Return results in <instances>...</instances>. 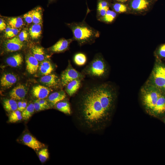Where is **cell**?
I'll list each match as a JSON object with an SVG mask.
<instances>
[{"label":"cell","instance_id":"1","mask_svg":"<svg viewBox=\"0 0 165 165\" xmlns=\"http://www.w3.org/2000/svg\"><path fill=\"white\" fill-rule=\"evenodd\" d=\"M115 94L107 83L94 86L83 94L79 103L80 115L89 128L100 129L108 119L114 105Z\"/></svg>","mask_w":165,"mask_h":165},{"label":"cell","instance_id":"2","mask_svg":"<svg viewBox=\"0 0 165 165\" xmlns=\"http://www.w3.org/2000/svg\"><path fill=\"white\" fill-rule=\"evenodd\" d=\"M73 35V39L80 46L94 43L100 36V32L88 25L84 21L68 24Z\"/></svg>","mask_w":165,"mask_h":165},{"label":"cell","instance_id":"3","mask_svg":"<svg viewBox=\"0 0 165 165\" xmlns=\"http://www.w3.org/2000/svg\"><path fill=\"white\" fill-rule=\"evenodd\" d=\"M148 82L165 94V64L157 58Z\"/></svg>","mask_w":165,"mask_h":165},{"label":"cell","instance_id":"4","mask_svg":"<svg viewBox=\"0 0 165 165\" xmlns=\"http://www.w3.org/2000/svg\"><path fill=\"white\" fill-rule=\"evenodd\" d=\"M107 71L106 64L103 58L101 56L97 54L83 70L82 72L90 77L100 78L106 75Z\"/></svg>","mask_w":165,"mask_h":165},{"label":"cell","instance_id":"5","mask_svg":"<svg viewBox=\"0 0 165 165\" xmlns=\"http://www.w3.org/2000/svg\"><path fill=\"white\" fill-rule=\"evenodd\" d=\"M143 104L146 109L153 111L161 92L148 82L141 89Z\"/></svg>","mask_w":165,"mask_h":165},{"label":"cell","instance_id":"6","mask_svg":"<svg viewBox=\"0 0 165 165\" xmlns=\"http://www.w3.org/2000/svg\"><path fill=\"white\" fill-rule=\"evenodd\" d=\"M84 77V75L74 68L69 62L68 67L61 73V84L63 86H65L74 80L77 79L82 80Z\"/></svg>","mask_w":165,"mask_h":165},{"label":"cell","instance_id":"7","mask_svg":"<svg viewBox=\"0 0 165 165\" xmlns=\"http://www.w3.org/2000/svg\"><path fill=\"white\" fill-rule=\"evenodd\" d=\"M22 139L24 144L34 150H38L45 146L44 144L28 133L24 134L22 137Z\"/></svg>","mask_w":165,"mask_h":165},{"label":"cell","instance_id":"8","mask_svg":"<svg viewBox=\"0 0 165 165\" xmlns=\"http://www.w3.org/2000/svg\"><path fill=\"white\" fill-rule=\"evenodd\" d=\"M4 47L8 52H13L20 50L24 46L23 42H21L17 36L9 39L4 42Z\"/></svg>","mask_w":165,"mask_h":165},{"label":"cell","instance_id":"9","mask_svg":"<svg viewBox=\"0 0 165 165\" xmlns=\"http://www.w3.org/2000/svg\"><path fill=\"white\" fill-rule=\"evenodd\" d=\"M27 93L25 86L20 84L13 88L9 93L10 98L14 100H23Z\"/></svg>","mask_w":165,"mask_h":165},{"label":"cell","instance_id":"10","mask_svg":"<svg viewBox=\"0 0 165 165\" xmlns=\"http://www.w3.org/2000/svg\"><path fill=\"white\" fill-rule=\"evenodd\" d=\"M73 38L65 39L62 38L58 41L50 48V50L54 53L62 52L67 50Z\"/></svg>","mask_w":165,"mask_h":165},{"label":"cell","instance_id":"11","mask_svg":"<svg viewBox=\"0 0 165 165\" xmlns=\"http://www.w3.org/2000/svg\"><path fill=\"white\" fill-rule=\"evenodd\" d=\"M51 90L44 86L38 85L32 88V95L38 99H43L47 97Z\"/></svg>","mask_w":165,"mask_h":165},{"label":"cell","instance_id":"12","mask_svg":"<svg viewBox=\"0 0 165 165\" xmlns=\"http://www.w3.org/2000/svg\"><path fill=\"white\" fill-rule=\"evenodd\" d=\"M26 69L30 74H35L39 68L38 61L33 56L29 55L26 58Z\"/></svg>","mask_w":165,"mask_h":165},{"label":"cell","instance_id":"13","mask_svg":"<svg viewBox=\"0 0 165 165\" xmlns=\"http://www.w3.org/2000/svg\"><path fill=\"white\" fill-rule=\"evenodd\" d=\"M40 82L50 87H56L58 85L59 80L58 77L54 74L44 75L40 80Z\"/></svg>","mask_w":165,"mask_h":165},{"label":"cell","instance_id":"14","mask_svg":"<svg viewBox=\"0 0 165 165\" xmlns=\"http://www.w3.org/2000/svg\"><path fill=\"white\" fill-rule=\"evenodd\" d=\"M17 81L16 77L10 73H6L2 76L0 80L1 86L5 88H9L15 84Z\"/></svg>","mask_w":165,"mask_h":165},{"label":"cell","instance_id":"15","mask_svg":"<svg viewBox=\"0 0 165 165\" xmlns=\"http://www.w3.org/2000/svg\"><path fill=\"white\" fill-rule=\"evenodd\" d=\"M66 97V94L63 90L54 92L49 96L48 101L50 106L52 107L58 102L64 100Z\"/></svg>","mask_w":165,"mask_h":165},{"label":"cell","instance_id":"16","mask_svg":"<svg viewBox=\"0 0 165 165\" xmlns=\"http://www.w3.org/2000/svg\"><path fill=\"white\" fill-rule=\"evenodd\" d=\"M81 80L80 79L74 80L66 86V91L69 96L73 95L76 92L80 87Z\"/></svg>","mask_w":165,"mask_h":165},{"label":"cell","instance_id":"17","mask_svg":"<svg viewBox=\"0 0 165 165\" xmlns=\"http://www.w3.org/2000/svg\"><path fill=\"white\" fill-rule=\"evenodd\" d=\"M109 9L108 3L105 0H99L97 6V18L99 20Z\"/></svg>","mask_w":165,"mask_h":165},{"label":"cell","instance_id":"18","mask_svg":"<svg viewBox=\"0 0 165 165\" xmlns=\"http://www.w3.org/2000/svg\"><path fill=\"white\" fill-rule=\"evenodd\" d=\"M23 61V57L20 53L14 54L8 57L6 60V63L12 67H17L21 65Z\"/></svg>","mask_w":165,"mask_h":165},{"label":"cell","instance_id":"19","mask_svg":"<svg viewBox=\"0 0 165 165\" xmlns=\"http://www.w3.org/2000/svg\"><path fill=\"white\" fill-rule=\"evenodd\" d=\"M149 4L148 0H132L131 3V6L134 10L141 11L146 9Z\"/></svg>","mask_w":165,"mask_h":165},{"label":"cell","instance_id":"20","mask_svg":"<svg viewBox=\"0 0 165 165\" xmlns=\"http://www.w3.org/2000/svg\"><path fill=\"white\" fill-rule=\"evenodd\" d=\"M153 111L159 114H162L165 112V94L161 93Z\"/></svg>","mask_w":165,"mask_h":165},{"label":"cell","instance_id":"21","mask_svg":"<svg viewBox=\"0 0 165 165\" xmlns=\"http://www.w3.org/2000/svg\"><path fill=\"white\" fill-rule=\"evenodd\" d=\"M39 69L42 75H46L52 72L53 71L54 67L50 61L44 60L42 61L40 64Z\"/></svg>","mask_w":165,"mask_h":165},{"label":"cell","instance_id":"22","mask_svg":"<svg viewBox=\"0 0 165 165\" xmlns=\"http://www.w3.org/2000/svg\"><path fill=\"white\" fill-rule=\"evenodd\" d=\"M42 24H34L29 28V34L33 40L37 39L42 34Z\"/></svg>","mask_w":165,"mask_h":165},{"label":"cell","instance_id":"23","mask_svg":"<svg viewBox=\"0 0 165 165\" xmlns=\"http://www.w3.org/2000/svg\"><path fill=\"white\" fill-rule=\"evenodd\" d=\"M33 23L35 24H42V10L41 7L38 6L31 10Z\"/></svg>","mask_w":165,"mask_h":165},{"label":"cell","instance_id":"24","mask_svg":"<svg viewBox=\"0 0 165 165\" xmlns=\"http://www.w3.org/2000/svg\"><path fill=\"white\" fill-rule=\"evenodd\" d=\"M4 108L7 112L11 113L17 110V103L15 100L11 99H6L3 101Z\"/></svg>","mask_w":165,"mask_h":165},{"label":"cell","instance_id":"25","mask_svg":"<svg viewBox=\"0 0 165 165\" xmlns=\"http://www.w3.org/2000/svg\"><path fill=\"white\" fill-rule=\"evenodd\" d=\"M33 55L39 61H42L46 58L45 54L42 48L35 46L33 47L32 50Z\"/></svg>","mask_w":165,"mask_h":165},{"label":"cell","instance_id":"26","mask_svg":"<svg viewBox=\"0 0 165 165\" xmlns=\"http://www.w3.org/2000/svg\"><path fill=\"white\" fill-rule=\"evenodd\" d=\"M55 105L56 108L59 111L66 114H70L71 109L70 105L68 101H61L57 103Z\"/></svg>","mask_w":165,"mask_h":165},{"label":"cell","instance_id":"27","mask_svg":"<svg viewBox=\"0 0 165 165\" xmlns=\"http://www.w3.org/2000/svg\"><path fill=\"white\" fill-rule=\"evenodd\" d=\"M8 24L12 28L18 29L23 26L24 22L20 17H13L9 19Z\"/></svg>","mask_w":165,"mask_h":165},{"label":"cell","instance_id":"28","mask_svg":"<svg viewBox=\"0 0 165 165\" xmlns=\"http://www.w3.org/2000/svg\"><path fill=\"white\" fill-rule=\"evenodd\" d=\"M73 60L77 65L79 66H83L86 62L87 57L84 53H78L74 55Z\"/></svg>","mask_w":165,"mask_h":165},{"label":"cell","instance_id":"29","mask_svg":"<svg viewBox=\"0 0 165 165\" xmlns=\"http://www.w3.org/2000/svg\"><path fill=\"white\" fill-rule=\"evenodd\" d=\"M35 110V108L34 104L30 103L22 112L23 118L25 120L29 119L34 113Z\"/></svg>","mask_w":165,"mask_h":165},{"label":"cell","instance_id":"30","mask_svg":"<svg viewBox=\"0 0 165 165\" xmlns=\"http://www.w3.org/2000/svg\"><path fill=\"white\" fill-rule=\"evenodd\" d=\"M116 16V13L115 12L109 9L105 15L99 20L106 23H111L114 20Z\"/></svg>","mask_w":165,"mask_h":165},{"label":"cell","instance_id":"31","mask_svg":"<svg viewBox=\"0 0 165 165\" xmlns=\"http://www.w3.org/2000/svg\"><path fill=\"white\" fill-rule=\"evenodd\" d=\"M23 118L20 111L17 110L10 113L9 117V121L14 123L20 121Z\"/></svg>","mask_w":165,"mask_h":165},{"label":"cell","instance_id":"32","mask_svg":"<svg viewBox=\"0 0 165 165\" xmlns=\"http://www.w3.org/2000/svg\"><path fill=\"white\" fill-rule=\"evenodd\" d=\"M39 159L42 163L46 162L49 157L48 149L44 148L41 149L38 152Z\"/></svg>","mask_w":165,"mask_h":165},{"label":"cell","instance_id":"33","mask_svg":"<svg viewBox=\"0 0 165 165\" xmlns=\"http://www.w3.org/2000/svg\"><path fill=\"white\" fill-rule=\"evenodd\" d=\"M113 8L114 10L118 13H123L126 11L127 8L126 6L120 3H116L114 4Z\"/></svg>","mask_w":165,"mask_h":165},{"label":"cell","instance_id":"34","mask_svg":"<svg viewBox=\"0 0 165 165\" xmlns=\"http://www.w3.org/2000/svg\"><path fill=\"white\" fill-rule=\"evenodd\" d=\"M157 58H165V43L161 45L157 49L156 52Z\"/></svg>","mask_w":165,"mask_h":165},{"label":"cell","instance_id":"35","mask_svg":"<svg viewBox=\"0 0 165 165\" xmlns=\"http://www.w3.org/2000/svg\"><path fill=\"white\" fill-rule=\"evenodd\" d=\"M14 31L13 28L8 25L5 30V35L7 38H11L14 37Z\"/></svg>","mask_w":165,"mask_h":165},{"label":"cell","instance_id":"36","mask_svg":"<svg viewBox=\"0 0 165 165\" xmlns=\"http://www.w3.org/2000/svg\"><path fill=\"white\" fill-rule=\"evenodd\" d=\"M18 38L22 42L28 40V33L26 30H23L19 34Z\"/></svg>","mask_w":165,"mask_h":165},{"label":"cell","instance_id":"37","mask_svg":"<svg viewBox=\"0 0 165 165\" xmlns=\"http://www.w3.org/2000/svg\"><path fill=\"white\" fill-rule=\"evenodd\" d=\"M23 17L25 21L28 24L33 22V19L31 11H30L23 15Z\"/></svg>","mask_w":165,"mask_h":165},{"label":"cell","instance_id":"38","mask_svg":"<svg viewBox=\"0 0 165 165\" xmlns=\"http://www.w3.org/2000/svg\"><path fill=\"white\" fill-rule=\"evenodd\" d=\"M36 100L41 105L45 107L46 109L50 108V106L46 100L43 99H38Z\"/></svg>","mask_w":165,"mask_h":165},{"label":"cell","instance_id":"39","mask_svg":"<svg viewBox=\"0 0 165 165\" xmlns=\"http://www.w3.org/2000/svg\"><path fill=\"white\" fill-rule=\"evenodd\" d=\"M35 106V110L36 111H39L46 109V108L40 104L36 100H35L34 103Z\"/></svg>","mask_w":165,"mask_h":165},{"label":"cell","instance_id":"40","mask_svg":"<svg viewBox=\"0 0 165 165\" xmlns=\"http://www.w3.org/2000/svg\"><path fill=\"white\" fill-rule=\"evenodd\" d=\"M6 24L4 20L1 18L0 19V31H2L6 28Z\"/></svg>","mask_w":165,"mask_h":165},{"label":"cell","instance_id":"41","mask_svg":"<svg viewBox=\"0 0 165 165\" xmlns=\"http://www.w3.org/2000/svg\"><path fill=\"white\" fill-rule=\"evenodd\" d=\"M27 107V103L26 101H23L21 112H22Z\"/></svg>","mask_w":165,"mask_h":165},{"label":"cell","instance_id":"42","mask_svg":"<svg viewBox=\"0 0 165 165\" xmlns=\"http://www.w3.org/2000/svg\"><path fill=\"white\" fill-rule=\"evenodd\" d=\"M23 101H20L17 103V110L19 111H21V109L22 106Z\"/></svg>","mask_w":165,"mask_h":165},{"label":"cell","instance_id":"43","mask_svg":"<svg viewBox=\"0 0 165 165\" xmlns=\"http://www.w3.org/2000/svg\"><path fill=\"white\" fill-rule=\"evenodd\" d=\"M116 1L120 2H125L127 1V0H116Z\"/></svg>","mask_w":165,"mask_h":165},{"label":"cell","instance_id":"44","mask_svg":"<svg viewBox=\"0 0 165 165\" xmlns=\"http://www.w3.org/2000/svg\"><path fill=\"white\" fill-rule=\"evenodd\" d=\"M49 0V2H52L53 1H54L55 0Z\"/></svg>","mask_w":165,"mask_h":165},{"label":"cell","instance_id":"45","mask_svg":"<svg viewBox=\"0 0 165 165\" xmlns=\"http://www.w3.org/2000/svg\"></svg>","mask_w":165,"mask_h":165}]
</instances>
